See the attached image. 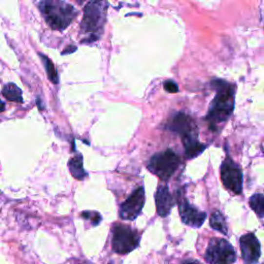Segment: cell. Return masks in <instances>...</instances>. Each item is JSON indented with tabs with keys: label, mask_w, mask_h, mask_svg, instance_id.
Segmentation results:
<instances>
[{
	"label": "cell",
	"mask_w": 264,
	"mask_h": 264,
	"mask_svg": "<svg viewBox=\"0 0 264 264\" xmlns=\"http://www.w3.org/2000/svg\"><path fill=\"white\" fill-rule=\"evenodd\" d=\"M78 1H80V2H83V1H84V0H78Z\"/></svg>",
	"instance_id": "24"
},
{
	"label": "cell",
	"mask_w": 264,
	"mask_h": 264,
	"mask_svg": "<svg viewBox=\"0 0 264 264\" xmlns=\"http://www.w3.org/2000/svg\"><path fill=\"white\" fill-rule=\"evenodd\" d=\"M240 244L244 262L245 264L257 263L261 256V247L256 235L252 232L242 235Z\"/></svg>",
	"instance_id": "11"
},
{
	"label": "cell",
	"mask_w": 264,
	"mask_h": 264,
	"mask_svg": "<svg viewBox=\"0 0 264 264\" xmlns=\"http://www.w3.org/2000/svg\"><path fill=\"white\" fill-rule=\"evenodd\" d=\"M40 8L48 25L59 31L66 29L78 14L74 6L63 0H42Z\"/></svg>",
	"instance_id": "2"
},
{
	"label": "cell",
	"mask_w": 264,
	"mask_h": 264,
	"mask_svg": "<svg viewBox=\"0 0 264 264\" xmlns=\"http://www.w3.org/2000/svg\"><path fill=\"white\" fill-rule=\"evenodd\" d=\"M4 110H5V104L2 102H0V113H2Z\"/></svg>",
	"instance_id": "23"
},
{
	"label": "cell",
	"mask_w": 264,
	"mask_h": 264,
	"mask_svg": "<svg viewBox=\"0 0 264 264\" xmlns=\"http://www.w3.org/2000/svg\"><path fill=\"white\" fill-rule=\"evenodd\" d=\"M2 94L7 100H10V102H23L22 90L14 83L5 85L2 89Z\"/></svg>",
	"instance_id": "16"
},
{
	"label": "cell",
	"mask_w": 264,
	"mask_h": 264,
	"mask_svg": "<svg viewBox=\"0 0 264 264\" xmlns=\"http://www.w3.org/2000/svg\"><path fill=\"white\" fill-rule=\"evenodd\" d=\"M184 144V149H185V155L188 159H194L198 157L200 154H203V152L207 148V145L200 142L198 138H190V139H185L182 140Z\"/></svg>",
	"instance_id": "13"
},
{
	"label": "cell",
	"mask_w": 264,
	"mask_h": 264,
	"mask_svg": "<svg viewBox=\"0 0 264 264\" xmlns=\"http://www.w3.org/2000/svg\"><path fill=\"white\" fill-rule=\"evenodd\" d=\"M249 204L259 218H264V194L255 193L250 197Z\"/></svg>",
	"instance_id": "17"
},
{
	"label": "cell",
	"mask_w": 264,
	"mask_h": 264,
	"mask_svg": "<svg viewBox=\"0 0 264 264\" xmlns=\"http://www.w3.org/2000/svg\"><path fill=\"white\" fill-rule=\"evenodd\" d=\"M107 11L106 0H91V1L84 8V17L81 20V28L84 32L90 33V39L84 41V42H89V41H97L99 34L102 32L105 22Z\"/></svg>",
	"instance_id": "3"
},
{
	"label": "cell",
	"mask_w": 264,
	"mask_h": 264,
	"mask_svg": "<svg viewBox=\"0 0 264 264\" xmlns=\"http://www.w3.org/2000/svg\"><path fill=\"white\" fill-rule=\"evenodd\" d=\"M41 61L44 65V68H45V70H47L49 80L52 81L53 84H58L59 83V77H58V72L55 68V65H54V63L47 56L42 55V54H41Z\"/></svg>",
	"instance_id": "18"
},
{
	"label": "cell",
	"mask_w": 264,
	"mask_h": 264,
	"mask_svg": "<svg viewBox=\"0 0 264 264\" xmlns=\"http://www.w3.org/2000/svg\"><path fill=\"white\" fill-rule=\"evenodd\" d=\"M181 164L180 157L175 151L170 149L158 153L151 158L148 168L154 175L163 181H168L174 176Z\"/></svg>",
	"instance_id": "4"
},
{
	"label": "cell",
	"mask_w": 264,
	"mask_h": 264,
	"mask_svg": "<svg viewBox=\"0 0 264 264\" xmlns=\"http://www.w3.org/2000/svg\"><path fill=\"white\" fill-rule=\"evenodd\" d=\"M144 189L140 187L133 191V193L125 200L120 206V217L123 220L133 221L136 219L144 205Z\"/></svg>",
	"instance_id": "10"
},
{
	"label": "cell",
	"mask_w": 264,
	"mask_h": 264,
	"mask_svg": "<svg viewBox=\"0 0 264 264\" xmlns=\"http://www.w3.org/2000/svg\"><path fill=\"white\" fill-rule=\"evenodd\" d=\"M155 200H156L157 213L163 218L170 214L171 208L176 204L175 198L170 194L167 186H160L157 189L156 194H155Z\"/></svg>",
	"instance_id": "12"
},
{
	"label": "cell",
	"mask_w": 264,
	"mask_h": 264,
	"mask_svg": "<svg viewBox=\"0 0 264 264\" xmlns=\"http://www.w3.org/2000/svg\"><path fill=\"white\" fill-rule=\"evenodd\" d=\"M77 51V47H75V45H69V47L65 48V50L62 52L63 55H67V54H70V53H75Z\"/></svg>",
	"instance_id": "21"
},
{
	"label": "cell",
	"mask_w": 264,
	"mask_h": 264,
	"mask_svg": "<svg viewBox=\"0 0 264 264\" xmlns=\"http://www.w3.org/2000/svg\"><path fill=\"white\" fill-rule=\"evenodd\" d=\"M221 181L224 187L234 194L243 193V171L239 164L227 155L221 165Z\"/></svg>",
	"instance_id": "7"
},
{
	"label": "cell",
	"mask_w": 264,
	"mask_h": 264,
	"mask_svg": "<svg viewBox=\"0 0 264 264\" xmlns=\"http://www.w3.org/2000/svg\"><path fill=\"white\" fill-rule=\"evenodd\" d=\"M204 258L209 264H233L236 260V253L228 241L212 239L208 243Z\"/></svg>",
	"instance_id": "5"
},
{
	"label": "cell",
	"mask_w": 264,
	"mask_h": 264,
	"mask_svg": "<svg viewBox=\"0 0 264 264\" xmlns=\"http://www.w3.org/2000/svg\"><path fill=\"white\" fill-rule=\"evenodd\" d=\"M177 202L182 222L190 227H193V228H199L203 225L206 219V214L194 205L190 204L182 190H180L177 194Z\"/></svg>",
	"instance_id": "8"
},
{
	"label": "cell",
	"mask_w": 264,
	"mask_h": 264,
	"mask_svg": "<svg viewBox=\"0 0 264 264\" xmlns=\"http://www.w3.org/2000/svg\"><path fill=\"white\" fill-rule=\"evenodd\" d=\"M167 129L181 136L182 140L198 138V129L192 118L185 113H178L171 118Z\"/></svg>",
	"instance_id": "9"
},
{
	"label": "cell",
	"mask_w": 264,
	"mask_h": 264,
	"mask_svg": "<svg viewBox=\"0 0 264 264\" xmlns=\"http://www.w3.org/2000/svg\"><path fill=\"white\" fill-rule=\"evenodd\" d=\"M182 264H203V263H200L199 261L195 259H188V260H185Z\"/></svg>",
	"instance_id": "22"
},
{
	"label": "cell",
	"mask_w": 264,
	"mask_h": 264,
	"mask_svg": "<svg viewBox=\"0 0 264 264\" xmlns=\"http://www.w3.org/2000/svg\"><path fill=\"white\" fill-rule=\"evenodd\" d=\"M212 86L216 90V96L208 108L205 121L209 129L217 131L221 124H224L231 117L234 110V89L222 80L214 81Z\"/></svg>",
	"instance_id": "1"
},
{
	"label": "cell",
	"mask_w": 264,
	"mask_h": 264,
	"mask_svg": "<svg viewBox=\"0 0 264 264\" xmlns=\"http://www.w3.org/2000/svg\"><path fill=\"white\" fill-rule=\"evenodd\" d=\"M164 89L168 93H177L179 91V87L174 81H166L164 83Z\"/></svg>",
	"instance_id": "20"
},
{
	"label": "cell",
	"mask_w": 264,
	"mask_h": 264,
	"mask_svg": "<svg viewBox=\"0 0 264 264\" xmlns=\"http://www.w3.org/2000/svg\"><path fill=\"white\" fill-rule=\"evenodd\" d=\"M209 225L213 229L219 231L223 235H228V227H227V223L224 216L219 212L215 211L209 218Z\"/></svg>",
	"instance_id": "15"
},
{
	"label": "cell",
	"mask_w": 264,
	"mask_h": 264,
	"mask_svg": "<svg viewBox=\"0 0 264 264\" xmlns=\"http://www.w3.org/2000/svg\"><path fill=\"white\" fill-rule=\"evenodd\" d=\"M68 166L72 177L77 180H83L87 177V172L84 170L83 166V158H81V155H77L74 158H71L69 160Z\"/></svg>",
	"instance_id": "14"
},
{
	"label": "cell",
	"mask_w": 264,
	"mask_h": 264,
	"mask_svg": "<svg viewBox=\"0 0 264 264\" xmlns=\"http://www.w3.org/2000/svg\"><path fill=\"white\" fill-rule=\"evenodd\" d=\"M140 235L129 226L116 225L113 229V249L118 254H127L139 245Z\"/></svg>",
	"instance_id": "6"
},
{
	"label": "cell",
	"mask_w": 264,
	"mask_h": 264,
	"mask_svg": "<svg viewBox=\"0 0 264 264\" xmlns=\"http://www.w3.org/2000/svg\"><path fill=\"white\" fill-rule=\"evenodd\" d=\"M81 216L85 217V219L92 221L93 225H98L100 221H102V217L96 212H85L81 214Z\"/></svg>",
	"instance_id": "19"
}]
</instances>
